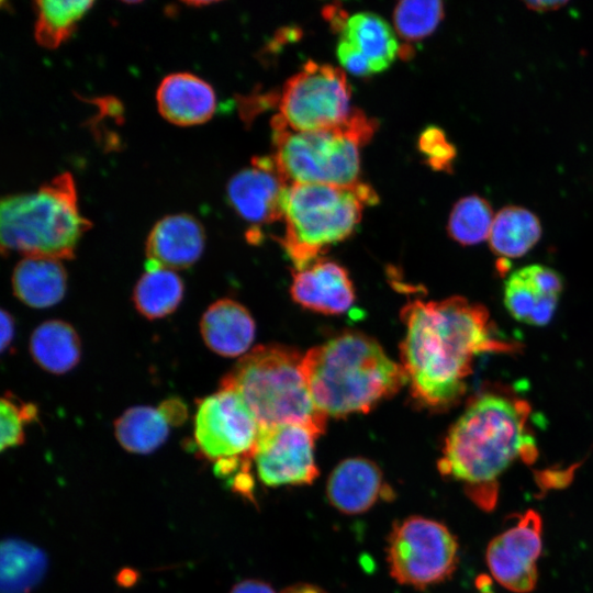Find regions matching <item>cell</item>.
Masks as SVG:
<instances>
[{
    "label": "cell",
    "instance_id": "obj_33",
    "mask_svg": "<svg viewBox=\"0 0 593 593\" xmlns=\"http://www.w3.org/2000/svg\"><path fill=\"white\" fill-rule=\"evenodd\" d=\"M14 336V320L13 316L5 311L1 310V351L4 353L11 345Z\"/></svg>",
    "mask_w": 593,
    "mask_h": 593
},
{
    "label": "cell",
    "instance_id": "obj_28",
    "mask_svg": "<svg viewBox=\"0 0 593 593\" xmlns=\"http://www.w3.org/2000/svg\"><path fill=\"white\" fill-rule=\"evenodd\" d=\"M494 220L488 200L470 194L458 200L451 209L447 231L460 245L471 246L489 238Z\"/></svg>",
    "mask_w": 593,
    "mask_h": 593
},
{
    "label": "cell",
    "instance_id": "obj_35",
    "mask_svg": "<svg viewBox=\"0 0 593 593\" xmlns=\"http://www.w3.org/2000/svg\"><path fill=\"white\" fill-rule=\"evenodd\" d=\"M567 2L566 1H530L525 2V5L529 10L536 12H548L562 8Z\"/></svg>",
    "mask_w": 593,
    "mask_h": 593
},
{
    "label": "cell",
    "instance_id": "obj_27",
    "mask_svg": "<svg viewBox=\"0 0 593 593\" xmlns=\"http://www.w3.org/2000/svg\"><path fill=\"white\" fill-rule=\"evenodd\" d=\"M93 4L79 0H37L34 36L41 46L56 48L74 32L78 22Z\"/></svg>",
    "mask_w": 593,
    "mask_h": 593
},
{
    "label": "cell",
    "instance_id": "obj_10",
    "mask_svg": "<svg viewBox=\"0 0 593 593\" xmlns=\"http://www.w3.org/2000/svg\"><path fill=\"white\" fill-rule=\"evenodd\" d=\"M259 435V425L243 399L220 389L198 404L194 438L209 459L249 460Z\"/></svg>",
    "mask_w": 593,
    "mask_h": 593
},
{
    "label": "cell",
    "instance_id": "obj_32",
    "mask_svg": "<svg viewBox=\"0 0 593 593\" xmlns=\"http://www.w3.org/2000/svg\"><path fill=\"white\" fill-rule=\"evenodd\" d=\"M158 407L170 425H180L186 421L188 415L186 404L178 398L165 400Z\"/></svg>",
    "mask_w": 593,
    "mask_h": 593
},
{
    "label": "cell",
    "instance_id": "obj_29",
    "mask_svg": "<svg viewBox=\"0 0 593 593\" xmlns=\"http://www.w3.org/2000/svg\"><path fill=\"white\" fill-rule=\"evenodd\" d=\"M443 16V2L436 0L401 1L393 11L396 33L410 42L419 41L430 35Z\"/></svg>",
    "mask_w": 593,
    "mask_h": 593
},
{
    "label": "cell",
    "instance_id": "obj_2",
    "mask_svg": "<svg viewBox=\"0 0 593 593\" xmlns=\"http://www.w3.org/2000/svg\"><path fill=\"white\" fill-rule=\"evenodd\" d=\"M528 415L521 400L494 393L475 398L447 434L439 472L463 483L479 505L491 507L499 478L516 460L536 457Z\"/></svg>",
    "mask_w": 593,
    "mask_h": 593
},
{
    "label": "cell",
    "instance_id": "obj_30",
    "mask_svg": "<svg viewBox=\"0 0 593 593\" xmlns=\"http://www.w3.org/2000/svg\"><path fill=\"white\" fill-rule=\"evenodd\" d=\"M37 407L32 403L18 404L8 394L0 402V448L5 450L24 441V424L37 417Z\"/></svg>",
    "mask_w": 593,
    "mask_h": 593
},
{
    "label": "cell",
    "instance_id": "obj_5",
    "mask_svg": "<svg viewBox=\"0 0 593 593\" xmlns=\"http://www.w3.org/2000/svg\"><path fill=\"white\" fill-rule=\"evenodd\" d=\"M90 227L77 204L69 172L54 177L38 190L5 195L0 204L2 251L26 256L71 259Z\"/></svg>",
    "mask_w": 593,
    "mask_h": 593
},
{
    "label": "cell",
    "instance_id": "obj_7",
    "mask_svg": "<svg viewBox=\"0 0 593 593\" xmlns=\"http://www.w3.org/2000/svg\"><path fill=\"white\" fill-rule=\"evenodd\" d=\"M376 128L377 122L358 109L340 126L311 132H294L272 120V157L288 184L354 187L361 182L360 148Z\"/></svg>",
    "mask_w": 593,
    "mask_h": 593
},
{
    "label": "cell",
    "instance_id": "obj_11",
    "mask_svg": "<svg viewBox=\"0 0 593 593\" xmlns=\"http://www.w3.org/2000/svg\"><path fill=\"white\" fill-rule=\"evenodd\" d=\"M320 435L300 424L260 429L250 458L261 483L268 486L312 483L318 475L314 443Z\"/></svg>",
    "mask_w": 593,
    "mask_h": 593
},
{
    "label": "cell",
    "instance_id": "obj_16",
    "mask_svg": "<svg viewBox=\"0 0 593 593\" xmlns=\"http://www.w3.org/2000/svg\"><path fill=\"white\" fill-rule=\"evenodd\" d=\"M291 298L304 309L339 315L354 304L356 295L347 270L339 264L318 259L293 273Z\"/></svg>",
    "mask_w": 593,
    "mask_h": 593
},
{
    "label": "cell",
    "instance_id": "obj_4",
    "mask_svg": "<svg viewBox=\"0 0 593 593\" xmlns=\"http://www.w3.org/2000/svg\"><path fill=\"white\" fill-rule=\"evenodd\" d=\"M298 350L265 345L244 355L221 380V389L236 392L255 416L259 430L300 424L324 433L327 416L315 405Z\"/></svg>",
    "mask_w": 593,
    "mask_h": 593
},
{
    "label": "cell",
    "instance_id": "obj_14",
    "mask_svg": "<svg viewBox=\"0 0 593 593\" xmlns=\"http://www.w3.org/2000/svg\"><path fill=\"white\" fill-rule=\"evenodd\" d=\"M289 184L273 157H256L251 166L239 170L227 183L230 204L245 221L266 224L282 219V199Z\"/></svg>",
    "mask_w": 593,
    "mask_h": 593
},
{
    "label": "cell",
    "instance_id": "obj_6",
    "mask_svg": "<svg viewBox=\"0 0 593 593\" xmlns=\"http://www.w3.org/2000/svg\"><path fill=\"white\" fill-rule=\"evenodd\" d=\"M378 202L367 183L338 187L291 183L283 193L286 223L281 244L296 270L316 260L325 248L346 239L361 220L363 206Z\"/></svg>",
    "mask_w": 593,
    "mask_h": 593
},
{
    "label": "cell",
    "instance_id": "obj_20",
    "mask_svg": "<svg viewBox=\"0 0 593 593\" xmlns=\"http://www.w3.org/2000/svg\"><path fill=\"white\" fill-rule=\"evenodd\" d=\"M200 332L209 349L224 357H237L249 349L256 326L244 305L232 299H221L203 313Z\"/></svg>",
    "mask_w": 593,
    "mask_h": 593
},
{
    "label": "cell",
    "instance_id": "obj_24",
    "mask_svg": "<svg viewBox=\"0 0 593 593\" xmlns=\"http://www.w3.org/2000/svg\"><path fill=\"white\" fill-rule=\"evenodd\" d=\"M540 237L541 224L535 213L519 205H507L494 215L488 242L495 255L518 258L528 253Z\"/></svg>",
    "mask_w": 593,
    "mask_h": 593
},
{
    "label": "cell",
    "instance_id": "obj_17",
    "mask_svg": "<svg viewBox=\"0 0 593 593\" xmlns=\"http://www.w3.org/2000/svg\"><path fill=\"white\" fill-rule=\"evenodd\" d=\"M391 493L380 468L361 457L339 462L331 472L326 484L329 503L339 512L349 515L370 510L379 499Z\"/></svg>",
    "mask_w": 593,
    "mask_h": 593
},
{
    "label": "cell",
    "instance_id": "obj_8",
    "mask_svg": "<svg viewBox=\"0 0 593 593\" xmlns=\"http://www.w3.org/2000/svg\"><path fill=\"white\" fill-rule=\"evenodd\" d=\"M458 542L440 522L411 516L392 527L387 545V561L392 578L403 584L425 589L455 572Z\"/></svg>",
    "mask_w": 593,
    "mask_h": 593
},
{
    "label": "cell",
    "instance_id": "obj_34",
    "mask_svg": "<svg viewBox=\"0 0 593 593\" xmlns=\"http://www.w3.org/2000/svg\"><path fill=\"white\" fill-rule=\"evenodd\" d=\"M231 593H276L266 582L259 580H245L237 583Z\"/></svg>",
    "mask_w": 593,
    "mask_h": 593
},
{
    "label": "cell",
    "instance_id": "obj_15",
    "mask_svg": "<svg viewBox=\"0 0 593 593\" xmlns=\"http://www.w3.org/2000/svg\"><path fill=\"white\" fill-rule=\"evenodd\" d=\"M562 288V278L556 270L534 264L508 276L504 282L503 302L516 321L545 326L557 310Z\"/></svg>",
    "mask_w": 593,
    "mask_h": 593
},
{
    "label": "cell",
    "instance_id": "obj_18",
    "mask_svg": "<svg viewBox=\"0 0 593 593\" xmlns=\"http://www.w3.org/2000/svg\"><path fill=\"white\" fill-rule=\"evenodd\" d=\"M205 233L190 214L166 215L155 223L146 239V257L170 270L192 266L201 257Z\"/></svg>",
    "mask_w": 593,
    "mask_h": 593
},
{
    "label": "cell",
    "instance_id": "obj_1",
    "mask_svg": "<svg viewBox=\"0 0 593 593\" xmlns=\"http://www.w3.org/2000/svg\"><path fill=\"white\" fill-rule=\"evenodd\" d=\"M403 320L401 366L412 398L430 410L447 409L461 399L475 357L518 348L496 338L484 306L460 296L410 302Z\"/></svg>",
    "mask_w": 593,
    "mask_h": 593
},
{
    "label": "cell",
    "instance_id": "obj_22",
    "mask_svg": "<svg viewBox=\"0 0 593 593\" xmlns=\"http://www.w3.org/2000/svg\"><path fill=\"white\" fill-rule=\"evenodd\" d=\"M29 349L42 369L55 374L70 371L81 357V342L76 329L60 320L40 324L30 337Z\"/></svg>",
    "mask_w": 593,
    "mask_h": 593
},
{
    "label": "cell",
    "instance_id": "obj_23",
    "mask_svg": "<svg viewBox=\"0 0 593 593\" xmlns=\"http://www.w3.org/2000/svg\"><path fill=\"white\" fill-rule=\"evenodd\" d=\"M182 279L174 271L146 260L145 272L133 290V304L148 320L163 318L177 310L182 301Z\"/></svg>",
    "mask_w": 593,
    "mask_h": 593
},
{
    "label": "cell",
    "instance_id": "obj_31",
    "mask_svg": "<svg viewBox=\"0 0 593 593\" xmlns=\"http://www.w3.org/2000/svg\"><path fill=\"white\" fill-rule=\"evenodd\" d=\"M417 147L432 169L451 172L457 148L449 142L443 128L436 125L424 128L419 134Z\"/></svg>",
    "mask_w": 593,
    "mask_h": 593
},
{
    "label": "cell",
    "instance_id": "obj_3",
    "mask_svg": "<svg viewBox=\"0 0 593 593\" xmlns=\"http://www.w3.org/2000/svg\"><path fill=\"white\" fill-rule=\"evenodd\" d=\"M302 370L315 405L334 417L367 413L407 384L402 366L358 332L342 333L310 349Z\"/></svg>",
    "mask_w": 593,
    "mask_h": 593
},
{
    "label": "cell",
    "instance_id": "obj_19",
    "mask_svg": "<svg viewBox=\"0 0 593 593\" xmlns=\"http://www.w3.org/2000/svg\"><path fill=\"white\" fill-rule=\"evenodd\" d=\"M157 108L168 122L179 126H192L209 121L216 109L213 88L190 72L166 76L156 92Z\"/></svg>",
    "mask_w": 593,
    "mask_h": 593
},
{
    "label": "cell",
    "instance_id": "obj_13",
    "mask_svg": "<svg viewBox=\"0 0 593 593\" xmlns=\"http://www.w3.org/2000/svg\"><path fill=\"white\" fill-rule=\"evenodd\" d=\"M337 44V58L350 74L368 77L390 67L399 53L393 29L380 15L358 12L347 18Z\"/></svg>",
    "mask_w": 593,
    "mask_h": 593
},
{
    "label": "cell",
    "instance_id": "obj_21",
    "mask_svg": "<svg viewBox=\"0 0 593 593\" xmlns=\"http://www.w3.org/2000/svg\"><path fill=\"white\" fill-rule=\"evenodd\" d=\"M13 294L30 307L45 309L60 302L67 290V271L61 260L26 256L13 269Z\"/></svg>",
    "mask_w": 593,
    "mask_h": 593
},
{
    "label": "cell",
    "instance_id": "obj_26",
    "mask_svg": "<svg viewBox=\"0 0 593 593\" xmlns=\"http://www.w3.org/2000/svg\"><path fill=\"white\" fill-rule=\"evenodd\" d=\"M170 426L159 407L136 405L115 419L114 434L125 450L144 455L166 441Z\"/></svg>",
    "mask_w": 593,
    "mask_h": 593
},
{
    "label": "cell",
    "instance_id": "obj_12",
    "mask_svg": "<svg viewBox=\"0 0 593 593\" xmlns=\"http://www.w3.org/2000/svg\"><path fill=\"white\" fill-rule=\"evenodd\" d=\"M541 529V517L528 510L489 544L485 555L488 567L505 589L526 593L535 588L542 547Z\"/></svg>",
    "mask_w": 593,
    "mask_h": 593
},
{
    "label": "cell",
    "instance_id": "obj_9",
    "mask_svg": "<svg viewBox=\"0 0 593 593\" xmlns=\"http://www.w3.org/2000/svg\"><path fill=\"white\" fill-rule=\"evenodd\" d=\"M350 100L351 89L342 69L310 60L284 83L280 112L272 120L294 132L337 127L356 111Z\"/></svg>",
    "mask_w": 593,
    "mask_h": 593
},
{
    "label": "cell",
    "instance_id": "obj_25",
    "mask_svg": "<svg viewBox=\"0 0 593 593\" xmlns=\"http://www.w3.org/2000/svg\"><path fill=\"white\" fill-rule=\"evenodd\" d=\"M46 553L20 538H5L0 551L1 593H30L47 570Z\"/></svg>",
    "mask_w": 593,
    "mask_h": 593
}]
</instances>
